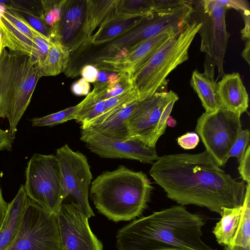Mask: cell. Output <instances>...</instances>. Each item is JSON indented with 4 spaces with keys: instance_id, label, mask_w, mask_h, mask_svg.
<instances>
[{
    "instance_id": "3957f363",
    "label": "cell",
    "mask_w": 250,
    "mask_h": 250,
    "mask_svg": "<svg viewBox=\"0 0 250 250\" xmlns=\"http://www.w3.org/2000/svg\"><path fill=\"white\" fill-rule=\"evenodd\" d=\"M153 188L146 174L120 166L97 176L91 183L89 194L98 212L118 222L141 215Z\"/></svg>"
},
{
    "instance_id": "9a60e30c",
    "label": "cell",
    "mask_w": 250,
    "mask_h": 250,
    "mask_svg": "<svg viewBox=\"0 0 250 250\" xmlns=\"http://www.w3.org/2000/svg\"><path fill=\"white\" fill-rule=\"evenodd\" d=\"M86 0H66L61 19L52 34V42H59L70 52L81 30Z\"/></svg>"
},
{
    "instance_id": "f546056e",
    "label": "cell",
    "mask_w": 250,
    "mask_h": 250,
    "mask_svg": "<svg viewBox=\"0 0 250 250\" xmlns=\"http://www.w3.org/2000/svg\"><path fill=\"white\" fill-rule=\"evenodd\" d=\"M66 0H40L41 11L40 17L50 28L52 34L61 19L63 6Z\"/></svg>"
},
{
    "instance_id": "603a6c76",
    "label": "cell",
    "mask_w": 250,
    "mask_h": 250,
    "mask_svg": "<svg viewBox=\"0 0 250 250\" xmlns=\"http://www.w3.org/2000/svg\"><path fill=\"white\" fill-rule=\"evenodd\" d=\"M242 211V206L222 208L221 219L216 224L212 231L220 245L227 246L232 241L239 224Z\"/></svg>"
},
{
    "instance_id": "9c48e42d",
    "label": "cell",
    "mask_w": 250,
    "mask_h": 250,
    "mask_svg": "<svg viewBox=\"0 0 250 250\" xmlns=\"http://www.w3.org/2000/svg\"><path fill=\"white\" fill-rule=\"evenodd\" d=\"M5 250H61L56 214L28 198L18 234Z\"/></svg>"
},
{
    "instance_id": "30bf717a",
    "label": "cell",
    "mask_w": 250,
    "mask_h": 250,
    "mask_svg": "<svg viewBox=\"0 0 250 250\" xmlns=\"http://www.w3.org/2000/svg\"><path fill=\"white\" fill-rule=\"evenodd\" d=\"M64 199L71 196L89 219L94 214L88 201L92 175L86 157L65 144L56 150Z\"/></svg>"
},
{
    "instance_id": "74e56055",
    "label": "cell",
    "mask_w": 250,
    "mask_h": 250,
    "mask_svg": "<svg viewBox=\"0 0 250 250\" xmlns=\"http://www.w3.org/2000/svg\"><path fill=\"white\" fill-rule=\"evenodd\" d=\"M99 70L92 65H86L82 68L80 75L88 83H94L96 81Z\"/></svg>"
},
{
    "instance_id": "b9f144b4",
    "label": "cell",
    "mask_w": 250,
    "mask_h": 250,
    "mask_svg": "<svg viewBox=\"0 0 250 250\" xmlns=\"http://www.w3.org/2000/svg\"><path fill=\"white\" fill-rule=\"evenodd\" d=\"M243 17L245 22V27L241 30L242 39L245 41L250 40V10L243 11Z\"/></svg>"
},
{
    "instance_id": "277c9868",
    "label": "cell",
    "mask_w": 250,
    "mask_h": 250,
    "mask_svg": "<svg viewBox=\"0 0 250 250\" xmlns=\"http://www.w3.org/2000/svg\"><path fill=\"white\" fill-rule=\"evenodd\" d=\"M31 57L3 48L0 54V118L9 123V135L14 140L17 125L26 110L41 78Z\"/></svg>"
},
{
    "instance_id": "f35d334b",
    "label": "cell",
    "mask_w": 250,
    "mask_h": 250,
    "mask_svg": "<svg viewBox=\"0 0 250 250\" xmlns=\"http://www.w3.org/2000/svg\"><path fill=\"white\" fill-rule=\"evenodd\" d=\"M89 83L83 78L79 79L71 86L72 92L77 96L87 95L89 93Z\"/></svg>"
},
{
    "instance_id": "7dc6e473",
    "label": "cell",
    "mask_w": 250,
    "mask_h": 250,
    "mask_svg": "<svg viewBox=\"0 0 250 250\" xmlns=\"http://www.w3.org/2000/svg\"><path fill=\"white\" fill-rule=\"evenodd\" d=\"M2 40H1V35L0 34V53L1 52V50L2 49Z\"/></svg>"
},
{
    "instance_id": "ab89813d",
    "label": "cell",
    "mask_w": 250,
    "mask_h": 250,
    "mask_svg": "<svg viewBox=\"0 0 250 250\" xmlns=\"http://www.w3.org/2000/svg\"><path fill=\"white\" fill-rule=\"evenodd\" d=\"M222 5L228 8H233L236 10L245 11L250 10L247 1L243 0H218Z\"/></svg>"
},
{
    "instance_id": "ac0fdd59",
    "label": "cell",
    "mask_w": 250,
    "mask_h": 250,
    "mask_svg": "<svg viewBox=\"0 0 250 250\" xmlns=\"http://www.w3.org/2000/svg\"><path fill=\"white\" fill-rule=\"evenodd\" d=\"M28 199L24 185H21L14 198L7 205L0 229V250H5L18 234Z\"/></svg>"
},
{
    "instance_id": "1f68e13d",
    "label": "cell",
    "mask_w": 250,
    "mask_h": 250,
    "mask_svg": "<svg viewBox=\"0 0 250 250\" xmlns=\"http://www.w3.org/2000/svg\"><path fill=\"white\" fill-rule=\"evenodd\" d=\"M24 18L27 23L38 33L47 40L52 42L50 28L47 25L40 16H37L32 12L15 3L13 6Z\"/></svg>"
},
{
    "instance_id": "8d00e7d4",
    "label": "cell",
    "mask_w": 250,
    "mask_h": 250,
    "mask_svg": "<svg viewBox=\"0 0 250 250\" xmlns=\"http://www.w3.org/2000/svg\"><path fill=\"white\" fill-rule=\"evenodd\" d=\"M199 141V135L195 132H188L177 139L178 144L185 149L194 148Z\"/></svg>"
},
{
    "instance_id": "836d02e7",
    "label": "cell",
    "mask_w": 250,
    "mask_h": 250,
    "mask_svg": "<svg viewBox=\"0 0 250 250\" xmlns=\"http://www.w3.org/2000/svg\"><path fill=\"white\" fill-rule=\"evenodd\" d=\"M52 42L42 35H37L33 39L31 58L37 63L41 64L45 60Z\"/></svg>"
},
{
    "instance_id": "f6af8a7d",
    "label": "cell",
    "mask_w": 250,
    "mask_h": 250,
    "mask_svg": "<svg viewBox=\"0 0 250 250\" xmlns=\"http://www.w3.org/2000/svg\"><path fill=\"white\" fill-rule=\"evenodd\" d=\"M250 41L248 40L245 43V47L242 53L243 58L250 64Z\"/></svg>"
},
{
    "instance_id": "7c38bea8",
    "label": "cell",
    "mask_w": 250,
    "mask_h": 250,
    "mask_svg": "<svg viewBox=\"0 0 250 250\" xmlns=\"http://www.w3.org/2000/svg\"><path fill=\"white\" fill-rule=\"evenodd\" d=\"M56 216L61 250H103L102 243L90 228L88 218L77 204H62Z\"/></svg>"
},
{
    "instance_id": "7bdbcfd3",
    "label": "cell",
    "mask_w": 250,
    "mask_h": 250,
    "mask_svg": "<svg viewBox=\"0 0 250 250\" xmlns=\"http://www.w3.org/2000/svg\"><path fill=\"white\" fill-rule=\"evenodd\" d=\"M118 73L105 70H99L97 78L95 83H104L107 82L114 78L118 75Z\"/></svg>"
},
{
    "instance_id": "c3c4849f",
    "label": "cell",
    "mask_w": 250,
    "mask_h": 250,
    "mask_svg": "<svg viewBox=\"0 0 250 250\" xmlns=\"http://www.w3.org/2000/svg\"></svg>"
},
{
    "instance_id": "cb8c5ba5",
    "label": "cell",
    "mask_w": 250,
    "mask_h": 250,
    "mask_svg": "<svg viewBox=\"0 0 250 250\" xmlns=\"http://www.w3.org/2000/svg\"><path fill=\"white\" fill-rule=\"evenodd\" d=\"M69 49L59 42H52L44 61L37 65L41 77L56 76L67 68L70 58Z\"/></svg>"
},
{
    "instance_id": "60d3db41",
    "label": "cell",
    "mask_w": 250,
    "mask_h": 250,
    "mask_svg": "<svg viewBox=\"0 0 250 250\" xmlns=\"http://www.w3.org/2000/svg\"><path fill=\"white\" fill-rule=\"evenodd\" d=\"M14 140L9 135L8 130L0 128V151L11 150Z\"/></svg>"
},
{
    "instance_id": "d4e9b609",
    "label": "cell",
    "mask_w": 250,
    "mask_h": 250,
    "mask_svg": "<svg viewBox=\"0 0 250 250\" xmlns=\"http://www.w3.org/2000/svg\"><path fill=\"white\" fill-rule=\"evenodd\" d=\"M225 250H250V185L246 184L239 224L231 242Z\"/></svg>"
},
{
    "instance_id": "484cf974",
    "label": "cell",
    "mask_w": 250,
    "mask_h": 250,
    "mask_svg": "<svg viewBox=\"0 0 250 250\" xmlns=\"http://www.w3.org/2000/svg\"><path fill=\"white\" fill-rule=\"evenodd\" d=\"M93 85L91 92L98 101H104L118 96L135 85L133 80L127 72H119L111 80L104 83H95Z\"/></svg>"
},
{
    "instance_id": "5b68a950",
    "label": "cell",
    "mask_w": 250,
    "mask_h": 250,
    "mask_svg": "<svg viewBox=\"0 0 250 250\" xmlns=\"http://www.w3.org/2000/svg\"><path fill=\"white\" fill-rule=\"evenodd\" d=\"M201 23L191 17L190 21L173 34L148 61L132 76L140 102L152 96L167 76L188 59V49Z\"/></svg>"
},
{
    "instance_id": "d6986e66",
    "label": "cell",
    "mask_w": 250,
    "mask_h": 250,
    "mask_svg": "<svg viewBox=\"0 0 250 250\" xmlns=\"http://www.w3.org/2000/svg\"><path fill=\"white\" fill-rule=\"evenodd\" d=\"M142 17L114 13L101 24L86 43L97 45L107 42L133 28Z\"/></svg>"
},
{
    "instance_id": "bcb514c9",
    "label": "cell",
    "mask_w": 250,
    "mask_h": 250,
    "mask_svg": "<svg viewBox=\"0 0 250 250\" xmlns=\"http://www.w3.org/2000/svg\"><path fill=\"white\" fill-rule=\"evenodd\" d=\"M167 124V125H168L169 126L174 127L176 124V121L174 119L170 116L168 118Z\"/></svg>"
},
{
    "instance_id": "e575fe53",
    "label": "cell",
    "mask_w": 250,
    "mask_h": 250,
    "mask_svg": "<svg viewBox=\"0 0 250 250\" xmlns=\"http://www.w3.org/2000/svg\"><path fill=\"white\" fill-rule=\"evenodd\" d=\"M176 101V100H173L170 102L163 111L152 139V146L154 147H156V144L159 138L165 132L167 126V121L170 116L173 105Z\"/></svg>"
},
{
    "instance_id": "ba28073f",
    "label": "cell",
    "mask_w": 250,
    "mask_h": 250,
    "mask_svg": "<svg viewBox=\"0 0 250 250\" xmlns=\"http://www.w3.org/2000/svg\"><path fill=\"white\" fill-rule=\"evenodd\" d=\"M240 117L221 106L204 112L197 121V134L207 152L220 167L227 163V155L242 129Z\"/></svg>"
},
{
    "instance_id": "8fae6325",
    "label": "cell",
    "mask_w": 250,
    "mask_h": 250,
    "mask_svg": "<svg viewBox=\"0 0 250 250\" xmlns=\"http://www.w3.org/2000/svg\"><path fill=\"white\" fill-rule=\"evenodd\" d=\"M80 139L91 152L102 158L127 159L153 164L159 157L156 147H150L138 139H114L91 127L81 129Z\"/></svg>"
},
{
    "instance_id": "ffe728a7",
    "label": "cell",
    "mask_w": 250,
    "mask_h": 250,
    "mask_svg": "<svg viewBox=\"0 0 250 250\" xmlns=\"http://www.w3.org/2000/svg\"><path fill=\"white\" fill-rule=\"evenodd\" d=\"M140 102H134L122 109L104 122L88 127L110 138L124 141L129 140L126 122Z\"/></svg>"
},
{
    "instance_id": "6da1fadb",
    "label": "cell",
    "mask_w": 250,
    "mask_h": 250,
    "mask_svg": "<svg viewBox=\"0 0 250 250\" xmlns=\"http://www.w3.org/2000/svg\"><path fill=\"white\" fill-rule=\"evenodd\" d=\"M149 174L167 197L180 205L204 207L221 215L223 208L243 203L245 182L226 173L206 150L159 157Z\"/></svg>"
},
{
    "instance_id": "ee69618b",
    "label": "cell",
    "mask_w": 250,
    "mask_h": 250,
    "mask_svg": "<svg viewBox=\"0 0 250 250\" xmlns=\"http://www.w3.org/2000/svg\"><path fill=\"white\" fill-rule=\"evenodd\" d=\"M8 204L2 196V190L0 184V229L5 215Z\"/></svg>"
},
{
    "instance_id": "52a82bcc",
    "label": "cell",
    "mask_w": 250,
    "mask_h": 250,
    "mask_svg": "<svg viewBox=\"0 0 250 250\" xmlns=\"http://www.w3.org/2000/svg\"><path fill=\"white\" fill-rule=\"evenodd\" d=\"M25 179L24 187L28 198L46 211L57 214L64 199L56 155L34 153L28 162Z\"/></svg>"
},
{
    "instance_id": "44dd1931",
    "label": "cell",
    "mask_w": 250,
    "mask_h": 250,
    "mask_svg": "<svg viewBox=\"0 0 250 250\" xmlns=\"http://www.w3.org/2000/svg\"><path fill=\"white\" fill-rule=\"evenodd\" d=\"M191 86L197 94L206 112H211L220 108L217 83L204 73L194 70L190 80Z\"/></svg>"
},
{
    "instance_id": "4dcf8cb0",
    "label": "cell",
    "mask_w": 250,
    "mask_h": 250,
    "mask_svg": "<svg viewBox=\"0 0 250 250\" xmlns=\"http://www.w3.org/2000/svg\"><path fill=\"white\" fill-rule=\"evenodd\" d=\"M0 13L19 31L32 41L35 36L40 35L27 23L14 6L3 7Z\"/></svg>"
},
{
    "instance_id": "4316f807",
    "label": "cell",
    "mask_w": 250,
    "mask_h": 250,
    "mask_svg": "<svg viewBox=\"0 0 250 250\" xmlns=\"http://www.w3.org/2000/svg\"><path fill=\"white\" fill-rule=\"evenodd\" d=\"M83 104L79 109L75 120L81 124V127L86 125L100 116L104 111V101L96 100L92 92L82 101Z\"/></svg>"
},
{
    "instance_id": "d6a6232c",
    "label": "cell",
    "mask_w": 250,
    "mask_h": 250,
    "mask_svg": "<svg viewBox=\"0 0 250 250\" xmlns=\"http://www.w3.org/2000/svg\"><path fill=\"white\" fill-rule=\"evenodd\" d=\"M250 131L249 129H242L228 153L227 160L231 157H236L239 163L243 157L250 142Z\"/></svg>"
},
{
    "instance_id": "7402d4cb",
    "label": "cell",
    "mask_w": 250,
    "mask_h": 250,
    "mask_svg": "<svg viewBox=\"0 0 250 250\" xmlns=\"http://www.w3.org/2000/svg\"><path fill=\"white\" fill-rule=\"evenodd\" d=\"M0 34L2 48L31 57L33 41L19 31L0 13Z\"/></svg>"
},
{
    "instance_id": "d590c367",
    "label": "cell",
    "mask_w": 250,
    "mask_h": 250,
    "mask_svg": "<svg viewBox=\"0 0 250 250\" xmlns=\"http://www.w3.org/2000/svg\"><path fill=\"white\" fill-rule=\"evenodd\" d=\"M238 169L244 182L250 184V146L246 149L243 158L239 162Z\"/></svg>"
},
{
    "instance_id": "2e32d148",
    "label": "cell",
    "mask_w": 250,
    "mask_h": 250,
    "mask_svg": "<svg viewBox=\"0 0 250 250\" xmlns=\"http://www.w3.org/2000/svg\"><path fill=\"white\" fill-rule=\"evenodd\" d=\"M218 82L217 90L221 106L241 116L249 107V96L240 74H225Z\"/></svg>"
},
{
    "instance_id": "e0dca14e",
    "label": "cell",
    "mask_w": 250,
    "mask_h": 250,
    "mask_svg": "<svg viewBox=\"0 0 250 250\" xmlns=\"http://www.w3.org/2000/svg\"><path fill=\"white\" fill-rule=\"evenodd\" d=\"M118 0H86L83 22L70 53L88 42L96 29L113 14Z\"/></svg>"
},
{
    "instance_id": "83f0119b",
    "label": "cell",
    "mask_w": 250,
    "mask_h": 250,
    "mask_svg": "<svg viewBox=\"0 0 250 250\" xmlns=\"http://www.w3.org/2000/svg\"><path fill=\"white\" fill-rule=\"evenodd\" d=\"M82 104V101L75 106H70L56 113L42 117L34 118L31 120L32 125L35 127L53 126L69 120H75Z\"/></svg>"
},
{
    "instance_id": "7a4b0ae2",
    "label": "cell",
    "mask_w": 250,
    "mask_h": 250,
    "mask_svg": "<svg viewBox=\"0 0 250 250\" xmlns=\"http://www.w3.org/2000/svg\"><path fill=\"white\" fill-rule=\"evenodd\" d=\"M205 224L182 205L134 220L116 234L118 250H215L202 239Z\"/></svg>"
},
{
    "instance_id": "8992f818",
    "label": "cell",
    "mask_w": 250,
    "mask_h": 250,
    "mask_svg": "<svg viewBox=\"0 0 250 250\" xmlns=\"http://www.w3.org/2000/svg\"><path fill=\"white\" fill-rule=\"evenodd\" d=\"M191 17L201 23L200 51L206 55L203 73L217 83L225 74L223 64L230 34L226 29L225 15L228 8L218 0H191Z\"/></svg>"
},
{
    "instance_id": "4fadbf2b",
    "label": "cell",
    "mask_w": 250,
    "mask_h": 250,
    "mask_svg": "<svg viewBox=\"0 0 250 250\" xmlns=\"http://www.w3.org/2000/svg\"><path fill=\"white\" fill-rule=\"evenodd\" d=\"M178 99L177 94L169 90L157 91L140 102L126 122L129 139H138L154 147L152 139L163 111L170 102Z\"/></svg>"
},
{
    "instance_id": "f1b7e54d",
    "label": "cell",
    "mask_w": 250,
    "mask_h": 250,
    "mask_svg": "<svg viewBox=\"0 0 250 250\" xmlns=\"http://www.w3.org/2000/svg\"><path fill=\"white\" fill-rule=\"evenodd\" d=\"M154 0H118L114 13L146 16L154 9Z\"/></svg>"
},
{
    "instance_id": "5bb4252c",
    "label": "cell",
    "mask_w": 250,
    "mask_h": 250,
    "mask_svg": "<svg viewBox=\"0 0 250 250\" xmlns=\"http://www.w3.org/2000/svg\"><path fill=\"white\" fill-rule=\"evenodd\" d=\"M181 30L169 29L163 32L140 42L123 58L114 61H103L93 66L98 70L127 72L132 77L173 34Z\"/></svg>"
}]
</instances>
